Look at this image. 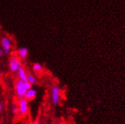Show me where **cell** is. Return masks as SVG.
<instances>
[{
	"label": "cell",
	"mask_w": 125,
	"mask_h": 124,
	"mask_svg": "<svg viewBox=\"0 0 125 124\" xmlns=\"http://www.w3.org/2000/svg\"><path fill=\"white\" fill-rule=\"evenodd\" d=\"M15 91L16 92L17 97L19 99L24 97L26 92L28 91V89L26 88L24 82L21 81V80H19V79H18V81H16V82L15 84Z\"/></svg>",
	"instance_id": "obj_1"
},
{
	"label": "cell",
	"mask_w": 125,
	"mask_h": 124,
	"mask_svg": "<svg viewBox=\"0 0 125 124\" xmlns=\"http://www.w3.org/2000/svg\"><path fill=\"white\" fill-rule=\"evenodd\" d=\"M21 60L18 57L17 55H12L9 60V67L11 72H17L18 69L21 66Z\"/></svg>",
	"instance_id": "obj_2"
},
{
	"label": "cell",
	"mask_w": 125,
	"mask_h": 124,
	"mask_svg": "<svg viewBox=\"0 0 125 124\" xmlns=\"http://www.w3.org/2000/svg\"><path fill=\"white\" fill-rule=\"evenodd\" d=\"M60 92L61 89L59 85H54L52 87L51 91V102L53 104V106H57L60 101Z\"/></svg>",
	"instance_id": "obj_3"
},
{
	"label": "cell",
	"mask_w": 125,
	"mask_h": 124,
	"mask_svg": "<svg viewBox=\"0 0 125 124\" xmlns=\"http://www.w3.org/2000/svg\"><path fill=\"white\" fill-rule=\"evenodd\" d=\"M1 45L2 47L3 53L6 55L10 54V53L11 52L12 43L11 39L9 37H3L1 39Z\"/></svg>",
	"instance_id": "obj_4"
},
{
	"label": "cell",
	"mask_w": 125,
	"mask_h": 124,
	"mask_svg": "<svg viewBox=\"0 0 125 124\" xmlns=\"http://www.w3.org/2000/svg\"><path fill=\"white\" fill-rule=\"evenodd\" d=\"M18 107L19 109V114L21 116H25L28 112V101L24 97L20 98L18 100Z\"/></svg>",
	"instance_id": "obj_5"
},
{
	"label": "cell",
	"mask_w": 125,
	"mask_h": 124,
	"mask_svg": "<svg viewBox=\"0 0 125 124\" xmlns=\"http://www.w3.org/2000/svg\"><path fill=\"white\" fill-rule=\"evenodd\" d=\"M17 56L20 60H25L28 56V49L27 47H20L17 51Z\"/></svg>",
	"instance_id": "obj_6"
},
{
	"label": "cell",
	"mask_w": 125,
	"mask_h": 124,
	"mask_svg": "<svg viewBox=\"0 0 125 124\" xmlns=\"http://www.w3.org/2000/svg\"><path fill=\"white\" fill-rule=\"evenodd\" d=\"M17 73H18V76L19 80H21V81H23V82H27L28 73L25 71V69H24L23 66H21L19 69H18V70L17 71Z\"/></svg>",
	"instance_id": "obj_7"
},
{
	"label": "cell",
	"mask_w": 125,
	"mask_h": 124,
	"mask_svg": "<svg viewBox=\"0 0 125 124\" xmlns=\"http://www.w3.org/2000/svg\"><path fill=\"white\" fill-rule=\"evenodd\" d=\"M37 94V91L34 88H31V89L27 91L25 96H24V98H25L26 100H28V101H32L36 97Z\"/></svg>",
	"instance_id": "obj_8"
},
{
	"label": "cell",
	"mask_w": 125,
	"mask_h": 124,
	"mask_svg": "<svg viewBox=\"0 0 125 124\" xmlns=\"http://www.w3.org/2000/svg\"><path fill=\"white\" fill-rule=\"evenodd\" d=\"M32 70L36 73H41L43 72V66L38 63H35L32 66Z\"/></svg>",
	"instance_id": "obj_9"
},
{
	"label": "cell",
	"mask_w": 125,
	"mask_h": 124,
	"mask_svg": "<svg viewBox=\"0 0 125 124\" xmlns=\"http://www.w3.org/2000/svg\"><path fill=\"white\" fill-rule=\"evenodd\" d=\"M27 82L30 83L31 85H34L37 83V79L36 78L32 75V74L28 73L27 75Z\"/></svg>",
	"instance_id": "obj_10"
},
{
	"label": "cell",
	"mask_w": 125,
	"mask_h": 124,
	"mask_svg": "<svg viewBox=\"0 0 125 124\" xmlns=\"http://www.w3.org/2000/svg\"><path fill=\"white\" fill-rule=\"evenodd\" d=\"M11 112L13 114V115L17 116L19 114V109H18V107L15 104H13L11 107Z\"/></svg>",
	"instance_id": "obj_11"
},
{
	"label": "cell",
	"mask_w": 125,
	"mask_h": 124,
	"mask_svg": "<svg viewBox=\"0 0 125 124\" xmlns=\"http://www.w3.org/2000/svg\"><path fill=\"white\" fill-rule=\"evenodd\" d=\"M24 83H25V86H26V88L28 90L31 89V88H32V85H31L30 83H28V82H24Z\"/></svg>",
	"instance_id": "obj_12"
},
{
	"label": "cell",
	"mask_w": 125,
	"mask_h": 124,
	"mask_svg": "<svg viewBox=\"0 0 125 124\" xmlns=\"http://www.w3.org/2000/svg\"><path fill=\"white\" fill-rule=\"evenodd\" d=\"M2 110H3V104H2V102L0 101V113L2 112Z\"/></svg>",
	"instance_id": "obj_13"
},
{
	"label": "cell",
	"mask_w": 125,
	"mask_h": 124,
	"mask_svg": "<svg viewBox=\"0 0 125 124\" xmlns=\"http://www.w3.org/2000/svg\"><path fill=\"white\" fill-rule=\"evenodd\" d=\"M33 124H41V122L39 120H37L33 123Z\"/></svg>",
	"instance_id": "obj_14"
},
{
	"label": "cell",
	"mask_w": 125,
	"mask_h": 124,
	"mask_svg": "<svg viewBox=\"0 0 125 124\" xmlns=\"http://www.w3.org/2000/svg\"><path fill=\"white\" fill-rule=\"evenodd\" d=\"M3 54H4V53H3V50H2V49H1V48H0V57H2Z\"/></svg>",
	"instance_id": "obj_15"
},
{
	"label": "cell",
	"mask_w": 125,
	"mask_h": 124,
	"mask_svg": "<svg viewBox=\"0 0 125 124\" xmlns=\"http://www.w3.org/2000/svg\"><path fill=\"white\" fill-rule=\"evenodd\" d=\"M2 72L1 69H0V78H2Z\"/></svg>",
	"instance_id": "obj_16"
}]
</instances>
